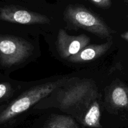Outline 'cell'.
I'll return each instance as SVG.
<instances>
[{"instance_id":"12","label":"cell","mask_w":128,"mask_h":128,"mask_svg":"<svg viewBox=\"0 0 128 128\" xmlns=\"http://www.w3.org/2000/svg\"><path fill=\"white\" fill-rule=\"evenodd\" d=\"M10 88V86L8 84H0V99L3 98L7 94Z\"/></svg>"},{"instance_id":"4","label":"cell","mask_w":128,"mask_h":128,"mask_svg":"<svg viewBox=\"0 0 128 128\" xmlns=\"http://www.w3.org/2000/svg\"><path fill=\"white\" fill-rule=\"evenodd\" d=\"M94 85L89 80L78 82L62 92L59 99V108L67 109L94 98Z\"/></svg>"},{"instance_id":"7","label":"cell","mask_w":128,"mask_h":128,"mask_svg":"<svg viewBox=\"0 0 128 128\" xmlns=\"http://www.w3.org/2000/svg\"><path fill=\"white\" fill-rule=\"evenodd\" d=\"M112 45L111 40L104 44L88 45L77 54L70 56L68 60L73 63H83L96 60L104 55Z\"/></svg>"},{"instance_id":"2","label":"cell","mask_w":128,"mask_h":128,"mask_svg":"<svg viewBox=\"0 0 128 128\" xmlns=\"http://www.w3.org/2000/svg\"><path fill=\"white\" fill-rule=\"evenodd\" d=\"M65 18L70 23L99 37L109 38L112 31L98 15L82 6L70 5L65 12Z\"/></svg>"},{"instance_id":"9","label":"cell","mask_w":128,"mask_h":128,"mask_svg":"<svg viewBox=\"0 0 128 128\" xmlns=\"http://www.w3.org/2000/svg\"><path fill=\"white\" fill-rule=\"evenodd\" d=\"M100 120V106L97 100H93L85 114L83 119V124L88 128H102Z\"/></svg>"},{"instance_id":"6","label":"cell","mask_w":128,"mask_h":128,"mask_svg":"<svg viewBox=\"0 0 128 128\" xmlns=\"http://www.w3.org/2000/svg\"><path fill=\"white\" fill-rule=\"evenodd\" d=\"M90 42V38L85 34L71 36L64 30H60L57 35L56 48L62 58L68 59L87 46Z\"/></svg>"},{"instance_id":"3","label":"cell","mask_w":128,"mask_h":128,"mask_svg":"<svg viewBox=\"0 0 128 128\" xmlns=\"http://www.w3.org/2000/svg\"><path fill=\"white\" fill-rule=\"evenodd\" d=\"M32 44L21 37L0 35V64L12 67L26 60L33 51Z\"/></svg>"},{"instance_id":"10","label":"cell","mask_w":128,"mask_h":128,"mask_svg":"<svg viewBox=\"0 0 128 128\" xmlns=\"http://www.w3.org/2000/svg\"><path fill=\"white\" fill-rule=\"evenodd\" d=\"M43 128H77V125L70 116L55 115L46 122Z\"/></svg>"},{"instance_id":"1","label":"cell","mask_w":128,"mask_h":128,"mask_svg":"<svg viewBox=\"0 0 128 128\" xmlns=\"http://www.w3.org/2000/svg\"><path fill=\"white\" fill-rule=\"evenodd\" d=\"M67 81V78H62L37 86L27 90L0 112V124L6 122L12 118L25 112L32 106L61 87Z\"/></svg>"},{"instance_id":"14","label":"cell","mask_w":128,"mask_h":128,"mask_svg":"<svg viewBox=\"0 0 128 128\" xmlns=\"http://www.w3.org/2000/svg\"><path fill=\"white\" fill-rule=\"evenodd\" d=\"M124 2H125L126 3H127V4H128V0H124Z\"/></svg>"},{"instance_id":"5","label":"cell","mask_w":128,"mask_h":128,"mask_svg":"<svg viewBox=\"0 0 128 128\" xmlns=\"http://www.w3.org/2000/svg\"><path fill=\"white\" fill-rule=\"evenodd\" d=\"M0 20L21 24H46L50 22L44 14L12 5L0 8Z\"/></svg>"},{"instance_id":"11","label":"cell","mask_w":128,"mask_h":128,"mask_svg":"<svg viewBox=\"0 0 128 128\" xmlns=\"http://www.w3.org/2000/svg\"><path fill=\"white\" fill-rule=\"evenodd\" d=\"M96 5L103 8H108L111 5V0H91Z\"/></svg>"},{"instance_id":"13","label":"cell","mask_w":128,"mask_h":128,"mask_svg":"<svg viewBox=\"0 0 128 128\" xmlns=\"http://www.w3.org/2000/svg\"><path fill=\"white\" fill-rule=\"evenodd\" d=\"M121 37L122 38H124V40H127L128 42V32H126L124 34H122L121 35Z\"/></svg>"},{"instance_id":"8","label":"cell","mask_w":128,"mask_h":128,"mask_svg":"<svg viewBox=\"0 0 128 128\" xmlns=\"http://www.w3.org/2000/svg\"><path fill=\"white\" fill-rule=\"evenodd\" d=\"M109 101L116 109H128V87L123 84L113 86L109 94Z\"/></svg>"}]
</instances>
